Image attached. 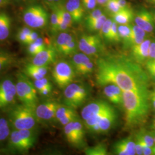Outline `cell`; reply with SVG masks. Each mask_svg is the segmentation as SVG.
<instances>
[{
	"instance_id": "cell-31",
	"label": "cell",
	"mask_w": 155,
	"mask_h": 155,
	"mask_svg": "<svg viewBox=\"0 0 155 155\" xmlns=\"http://www.w3.org/2000/svg\"><path fill=\"white\" fill-rule=\"evenodd\" d=\"M11 132V125L8 120L0 117V143L8 139Z\"/></svg>"
},
{
	"instance_id": "cell-23",
	"label": "cell",
	"mask_w": 155,
	"mask_h": 155,
	"mask_svg": "<svg viewBox=\"0 0 155 155\" xmlns=\"http://www.w3.org/2000/svg\"><path fill=\"white\" fill-rule=\"evenodd\" d=\"M112 18L117 24L120 25L129 24L131 23L134 18V13L130 7L125 9L120 10L111 15Z\"/></svg>"
},
{
	"instance_id": "cell-52",
	"label": "cell",
	"mask_w": 155,
	"mask_h": 155,
	"mask_svg": "<svg viewBox=\"0 0 155 155\" xmlns=\"http://www.w3.org/2000/svg\"><path fill=\"white\" fill-rule=\"evenodd\" d=\"M52 89V86H49V87H47L44 89H43L42 90H41L40 91H39V93L41 95L43 96H47L48 95L51 93V91Z\"/></svg>"
},
{
	"instance_id": "cell-49",
	"label": "cell",
	"mask_w": 155,
	"mask_h": 155,
	"mask_svg": "<svg viewBox=\"0 0 155 155\" xmlns=\"http://www.w3.org/2000/svg\"><path fill=\"white\" fill-rule=\"evenodd\" d=\"M155 60V39L151 40L149 49V59Z\"/></svg>"
},
{
	"instance_id": "cell-28",
	"label": "cell",
	"mask_w": 155,
	"mask_h": 155,
	"mask_svg": "<svg viewBox=\"0 0 155 155\" xmlns=\"http://www.w3.org/2000/svg\"><path fill=\"white\" fill-rule=\"evenodd\" d=\"M118 31L121 41L123 43V47L127 49L132 31V25L130 24L120 25L118 26Z\"/></svg>"
},
{
	"instance_id": "cell-27",
	"label": "cell",
	"mask_w": 155,
	"mask_h": 155,
	"mask_svg": "<svg viewBox=\"0 0 155 155\" xmlns=\"http://www.w3.org/2000/svg\"><path fill=\"white\" fill-rule=\"evenodd\" d=\"M74 39V38L71 34L66 32L65 31L61 32V33L59 34L56 39L54 45L58 53L61 54L63 48Z\"/></svg>"
},
{
	"instance_id": "cell-53",
	"label": "cell",
	"mask_w": 155,
	"mask_h": 155,
	"mask_svg": "<svg viewBox=\"0 0 155 155\" xmlns=\"http://www.w3.org/2000/svg\"><path fill=\"white\" fill-rule=\"evenodd\" d=\"M150 100L155 109V87L150 93Z\"/></svg>"
},
{
	"instance_id": "cell-17",
	"label": "cell",
	"mask_w": 155,
	"mask_h": 155,
	"mask_svg": "<svg viewBox=\"0 0 155 155\" xmlns=\"http://www.w3.org/2000/svg\"><path fill=\"white\" fill-rule=\"evenodd\" d=\"M113 150L116 155H136L135 141L131 136L121 139L114 144Z\"/></svg>"
},
{
	"instance_id": "cell-39",
	"label": "cell",
	"mask_w": 155,
	"mask_h": 155,
	"mask_svg": "<svg viewBox=\"0 0 155 155\" xmlns=\"http://www.w3.org/2000/svg\"><path fill=\"white\" fill-rule=\"evenodd\" d=\"M118 24L115 21L113 20V22L111 27L110 43H118L121 41V39L119 36L118 31Z\"/></svg>"
},
{
	"instance_id": "cell-50",
	"label": "cell",
	"mask_w": 155,
	"mask_h": 155,
	"mask_svg": "<svg viewBox=\"0 0 155 155\" xmlns=\"http://www.w3.org/2000/svg\"><path fill=\"white\" fill-rule=\"evenodd\" d=\"M39 37L38 33L36 31H32L28 38V45L33 43V41H35Z\"/></svg>"
},
{
	"instance_id": "cell-12",
	"label": "cell",
	"mask_w": 155,
	"mask_h": 155,
	"mask_svg": "<svg viewBox=\"0 0 155 155\" xmlns=\"http://www.w3.org/2000/svg\"><path fill=\"white\" fill-rule=\"evenodd\" d=\"M59 106L55 101H48L38 104L35 109L38 121H49L55 118L56 112Z\"/></svg>"
},
{
	"instance_id": "cell-34",
	"label": "cell",
	"mask_w": 155,
	"mask_h": 155,
	"mask_svg": "<svg viewBox=\"0 0 155 155\" xmlns=\"http://www.w3.org/2000/svg\"><path fill=\"white\" fill-rule=\"evenodd\" d=\"M32 31V29L28 26L20 28L16 35L18 41L22 45H28V38Z\"/></svg>"
},
{
	"instance_id": "cell-30",
	"label": "cell",
	"mask_w": 155,
	"mask_h": 155,
	"mask_svg": "<svg viewBox=\"0 0 155 155\" xmlns=\"http://www.w3.org/2000/svg\"><path fill=\"white\" fill-rule=\"evenodd\" d=\"M61 20V14L59 6H55L52 8L51 16V28L53 33H56L58 32V28Z\"/></svg>"
},
{
	"instance_id": "cell-64",
	"label": "cell",
	"mask_w": 155,
	"mask_h": 155,
	"mask_svg": "<svg viewBox=\"0 0 155 155\" xmlns=\"http://www.w3.org/2000/svg\"><path fill=\"white\" fill-rule=\"evenodd\" d=\"M153 12H154V13H155V11Z\"/></svg>"
},
{
	"instance_id": "cell-44",
	"label": "cell",
	"mask_w": 155,
	"mask_h": 155,
	"mask_svg": "<svg viewBox=\"0 0 155 155\" xmlns=\"http://www.w3.org/2000/svg\"><path fill=\"white\" fill-rule=\"evenodd\" d=\"M103 14V12L100 9H95L91 12L85 18V23L88 24L97 19Z\"/></svg>"
},
{
	"instance_id": "cell-18",
	"label": "cell",
	"mask_w": 155,
	"mask_h": 155,
	"mask_svg": "<svg viewBox=\"0 0 155 155\" xmlns=\"http://www.w3.org/2000/svg\"><path fill=\"white\" fill-rule=\"evenodd\" d=\"M104 94L111 103L123 106V90L116 84H108L104 86Z\"/></svg>"
},
{
	"instance_id": "cell-41",
	"label": "cell",
	"mask_w": 155,
	"mask_h": 155,
	"mask_svg": "<svg viewBox=\"0 0 155 155\" xmlns=\"http://www.w3.org/2000/svg\"><path fill=\"white\" fill-rule=\"evenodd\" d=\"M33 84L38 93L47 87L52 86V84L50 83L48 79L45 77L43 78L40 79L35 80Z\"/></svg>"
},
{
	"instance_id": "cell-19",
	"label": "cell",
	"mask_w": 155,
	"mask_h": 155,
	"mask_svg": "<svg viewBox=\"0 0 155 155\" xmlns=\"http://www.w3.org/2000/svg\"><path fill=\"white\" fill-rule=\"evenodd\" d=\"M65 8L71 16L73 22L82 20L84 11L81 0H67Z\"/></svg>"
},
{
	"instance_id": "cell-37",
	"label": "cell",
	"mask_w": 155,
	"mask_h": 155,
	"mask_svg": "<svg viewBox=\"0 0 155 155\" xmlns=\"http://www.w3.org/2000/svg\"><path fill=\"white\" fill-rule=\"evenodd\" d=\"M78 116L76 111L74 110L69 112L68 113L66 114L65 116L61 118L58 121L62 125L65 126L67 124H68L70 122H72L74 120H76L78 119Z\"/></svg>"
},
{
	"instance_id": "cell-57",
	"label": "cell",
	"mask_w": 155,
	"mask_h": 155,
	"mask_svg": "<svg viewBox=\"0 0 155 155\" xmlns=\"http://www.w3.org/2000/svg\"><path fill=\"white\" fill-rule=\"evenodd\" d=\"M151 134H152V136H153V139H154V141H155V130H154L153 132H152Z\"/></svg>"
},
{
	"instance_id": "cell-3",
	"label": "cell",
	"mask_w": 155,
	"mask_h": 155,
	"mask_svg": "<svg viewBox=\"0 0 155 155\" xmlns=\"http://www.w3.org/2000/svg\"><path fill=\"white\" fill-rule=\"evenodd\" d=\"M8 120L16 130L36 129L38 120L35 109L23 104H15L7 109Z\"/></svg>"
},
{
	"instance_id": "cell-45",
	"label": "cell",
	"mask_w": 155,
	"mask_h": 155,
	"mask_svg": "<svg viewBox=\"0 0 155 155\" xmlns=\"http://www.w3.org/2000/svg\"><path fill=\"white\" fill-rule=\"evenodd\" d=\"M94 67L93 63L90 61L85 65V66L81 70V71L78 74H81V75H83L89 74L93 71Z\"/></svg>"
},
{
	"instance_id": "cell-20",
	"label": "cell",
	"mask_w": 155,
	"mask_h": 155,
	"mask_svg": "<svg viewBox=\"0 0 155 155\" xmlns=\"http://www.w3.org/2000/svg\"><path fill=\"white\" fill-rule=\"evenodd\" d=\"M48 71V66H40L29 63L24 66L22 72L30 79L37 80L45 77Z\"/></svg>"
},
{
	"instance_id": "cell-46",
	"label": "cell",
	"mask_w": 155,
	"mask_h": 155,
	"mask_svg": "<svg viewBox=\"0 0 155 155\" xmlns=\"http://www.w3.org/2000/svg\"><path fill=\"white\" fill-rule=\"evenodd\" d=\"M83 6L87 9H94L96 6L97 0H81Z\"/></svg>"
},
{
	"instance_id": "cell-51",
	"label": "cell",
	"mask_w": 155,
	"mask_h": 155,
	"mask_svg": "<svg viewBox=\"0 0 155 155\" xmlns=\"http://www.w3.org/2000/svg\"><path fill=\"white\" fill-rule=\"evenodd\" d=\"M117 2L121 10L125 9L130 7L126 0H117Z\"/></svg>"
},
{
	"instance_id": "cell-24",
	"label": "cell",
	"mask_w": 155,
	"mask_h": 155,
	"mask_svg": "<svg viewBox=\"0 0 155 155\" xmlns=\"http://www.w3.org/2000/svg\"><path fill=\"white\" fill-rule=\"evenodd\" d=\"M146 32L137 25H132V31L127 44V48L134 45H139L145 40Z\"/></svg>"
},
{
	"instance_id": "cell-32",
	"label": "cell",
	"mask_w": 155,
	"mask_h": 155,
	"mask_svg": "<svg viewBox=\"0 0 155 155\" xmlns=\"http://www.w3.org/2000/svg\"><path fill=\"white\" fill-rule=\"evenodd\" d=\"M85 154L87 155H107V149L104 144H98L93 147H89L84 150Z\"/></svg>"
},
{
	"instance_id": "cell-60",
	"label": "cell",
	"mask_w": 155,
	"mask_h": 155,
	"mask_svg": "<svg viewBox=\"0 0 155 155\" xmlns=\"http://www.w3.org/2000/svg\"><path fill=\"white\" fill-rule=\"evenodd\" d=\"M152 1V2L154 4H155V0H151Z\"/></svg>"
},
{
	"instance_id": "cell-54",
	"label": "cell",
	"mask_w": 155,
	"mask_h": 155,
	"mask_svg": "<svg viewBox=\"0 0 155 155\" xmlns=\"http://www.w3.org/2000/svg\"><path fill=\"white\" fill-rule=\"evenodd\" d=\"M108 0H97V3L100 5H104L106 2Z\"/></svg>"
},
{
	"instance_id": "cell-33",
	"label": "cell",
	"mask_w": 155,
	"mask_h": 155,
	"mask_svg": "<svg viewBox=\"0 0 155 155\" xmlns=\"http://www.w3.org/2000/svg\"><path fill=\"white\" fill-rule=\"evenodd\" d=\"M106 20L107 17L106 15L103 13L100 17H98L97 19L93 21L88 24H86V28L91 32L100 31Z\"/></svg>"
},
{
	"instance_id": "cell-62",
	"label": "cell",
	"mask_w": 155,
	"mask_h": 155,
	"mask_svg": "<svg viewBox=\"0 0 155 155\" xmlns=\"http://www.w3.org/2000/svg\"><path fill=\"white\" fill-rule=\"evenodd\" d=\"M59 1V0H54V2H57V1Z\"/></svg>"
},
{
	"instance_id": "cell-8",
	"label": "cell",
	"mask_w": 155,
	"mask_h": 155,
	"mask_svg": "<svg viewBox=\"0 0 155 155\" xmlns=\"http://www.w3.org/2000/svg\"><path fill=\"white\" fill-rule=\"evenodd\" d=\"M75 76V70L71 63L66 61H59L52 70V77L58 86L64 89L68 85L72 83Z\"/></svg>"
},
{
	"instance_id": "cell-38",
	"label": "cell",
	"mask_w": 155,
	"mask_h": 155,
	"mask_svg": "<svg viewBox=\"0 0 155 155\" xmlns=\"http://www.w3.org/2000/svg\"><path fill=\"white\" fill-rule=\"evenodd\" d=\"M77 48V43L75 40L74 39L63 48L61 54L64 56L71 55L76 52Z\"/></svg>"
},
{
	"instance_id": "cell-15",
	"label": "cell",
	"mask_w": 155,
	"mask_h": 155,
	"mask_svg": "<svg viewBox=\"0 0 155 155\" xmlns=\"http://www.w3.org/2000/svg\"><path fill=\"white\" fill-rule=\"evenodd\" d=\"M112 106L103 100H98L84 106L81 111V116L85 121L91 117L100 114L109 110Z\"/></svg>"
},
{
	"instance_id": "cell-48",
	"label": "cell",
	"mask_w": 155,
	"mask_h": 155,
	"mask_svg": "<svg viewBox=\"0 0 155 155\" xmlns=\"http://www.w3.org/2000/svg\"><path fill=\"white\" fill-rule=\"evenodd\" d=\"M136 135L139 137V139L141 141V143L142 144V147H143V155H152V148L150 147L148 145H147V144L144 143V141L142 140V139H141L139 137V135L137 134H136Z\"/></svg>"
},
{
	"instance_id": "cell-11",
	"label": "cell",
	"mask_w": 155,
	"mask_h": 155,
	"mask_svg": "<svg viewBox=\"0 0 155 155\" xmlns=\"http://www.w3.org/2000/svg\"><path fill=\"white\" fill-rule=\"evenodd\" d=\"M78 47L88 56L96 55L104 49L101 38L97 35H83L79 39Z\"/></svg>"
},
{
	"instance_id": "cell-13",
	"label": "cell",
	"mask_w": 155,
	"mask_h": 155,
	"mask_svg": "<svg viewBox=\"0 0 155 155\" xmlns=\"http://www.w3.org/2000/svg\"><path fill=\"white\" fill-rule=\"evenodd\" d=\"M135 24L143 29L146 33H152L155 28V22L151 12L144 8L139 9L134 13Z\"/></svg>"
},
{
	"instance_id": "cell-25",
	"label": "cell",
	"mask_w": 155,
	"mask_h": 155,
	"mask_svg": "<svg viewBox=\"0 0 155 155\" xmlns=\"http://www.w3.org/2000/svg\"><path fill=\"white\" fill-rule=\"evenodd\" d=\"M15 62L16 58L13 54L0 50V74L13 66Z\"/></svg>"
},
{
	"instance_id": "cell-58",
	"label": "cell",
	"mask_w": 155,
	"mask_h": 155,
	"mask_svg": "<svg viewBox=\"0 0 155 155\" xmlns=\"http://www.w3.org/2000/svg\"><path fill=\"white\" fill-rule=\"evenodd\" d=\"M152 155H155V145L152 147Z\"/></svg>"
},
{
	"instance_id": "cell-40",
	"label": "cell",
	"mask_w": 155,
	"mask_h": 155,
	"mask_svg": "<svg viewBox=\"0 0 155 155\" xmlns=\"http://www.w3.org/2000/svg\"><path fill=\"white\" fill-rule=\"evenodd\" d=\"M104 5L105 6L107 11L109 12L111 15L121 10L120 6L118 5L117 0H108Z\"/></svg>"
},
{
	"instance_id": "cell-42",
	"label": "cell",
	"mask_w": 155,
	"mask_h": 155,
	"mask_svg": "<svg viewBox=\"0 0 155 155\" xmlns=\"http://www.w3.org/2000/svg\"><path fill=\"white\" fill-rule=\"evenodd\" d=\"M75 109L72 108L70 106L66 105H61L58 107L57 111L56 112L55 118L59 121L61 118H62L64 116H65L66 114L68 113L69 112L74 110Z\"/></svg>"
},
{
	"instance_id": "cell-63",
	"label": "cell",
	"mask_w": 155,
	"mask_h": 155,
	"mask_svg": "<svg viewBox=\"0 0 155 155\" xmlns=\"http://www.w3.org/2000/svg\"><path fill=\"white\" fill-rule=\"evenodd\" d=\"M18 1H24V0H18Z\"/></svg>"
},
{
	"instance_id": "cell-56",
	"label": "cell",
	"mask_w": 155,
	"mask_h": 155,
	"mask_svg": "<svg viewBox=\"0 0 155 155\" xmlns=\"http://www.w3.org/2000/svg\"><path fill=\"white\" fill-rule=\"evenodd\" d=\"M8 0H0V5L4 4Z\"/></svg>"
},
{
	"instance_id": "cell-9",
	"label": "cell",
	"mask_w": 155,
	"mask_h": 155,
	"mask_svg": "<svg viewBox=\"0 0 155 155\" xmlns=\"http://www.w3.org/2000/svg\"><path fill=\"white\" fill-rule=\"evenodd\" d=\"M16 98V82L11 77L0 80V109L7 110L15 105Z\"/></svg>"
},
{
	"instance_id": "cell-7",
	"label": "cell",
	"mask_w": 155,
	"mask_h": 155,
	"mask_svg": "<svg viewBox=\"0 0 155 155\" xmlns=\"http://www.w3.org/2000/svg\"><path fill=\"white\" fill-rule=\"evenodd\" d=\"M63 94L64 104L76 109L82 105L87 100L88 91L82 85L71 83L64 89Z\"/></svg>"
},
{
	"instance_id": "cell-29",
	"label": "cell",
	"mask_w": 155,
	"mask_h": 155,
	"mask_svg": "<svg viewBox=\"0 0 155 155\" xmlns=\"http://www.w3.org/2000/svg\"><path fill=\"white\" fill-rule=\"evenodd\" d=\"M28 45L27 51L28 54L32 56L36 55L41 51L45 50L48 46L45 45V40L41 37H39L33 43Z\"/></svg>"
},
{
	"instance_id": "cell-26",
	"label": "cell",
	"mask_w": 155,
	"mask_h": 155,
	"mask_svg": "<svg viewBox=\"0 0 155 155\" xmlns=\"http://www.w3.org/2000/svg\"><path fill=\"white\" fill-rule=\"evenodd\" d=\"M90 61V59L86 54L84 53H78L73 55L71 63L75 71L79 74L85 65Z\"/></svg>"
},
{
	"instance_id": "cell-4",
	"label": "cell",
	"mask_w": 155,
	"mask_h": 155,
	"mask_svg": "<svg viewBox=\"0 0 155 155\" xmlns=\"http://www.w3.org/2000/svg\"><path fill=\"white\" fill-rule=\"evenodd\" d=\"M36 129H13L8 138V148L16 152H27L36 142Z\"/></svg>"
},
{
	"instance_id": "cell-61",
	"label": "cell",
	"mask_w": 155,
	"mask_h": 155,
	"mask_svg": "<svg viewBox=\"0 0 155 155\" xmlns=\"http://www.w3.org/2000/svg\"><path fill=\"white\" fill-rule=\"evenodd\" d=\"M49 2H54V0H48Z\"/></svg>"
},
{
	"instance_id": "cell-22",
	"label": "cell",
	"mask_w": 155,
	"mask_h": 155,
	"mask_svg": "<svg viewBox=\"0 0 155 155\" xmlns=\"http://www.w3.org/2000/svg\"><path fill=\"white\" fill-rule=\"evenodd\" d=\"M11 18L4 12H0V42L4 41L10 35Z\"/></svg>"
},
{
	"instance_id": "cell-6",
	"label": "cell",
	"mask_w": 155,
	"mask_h": 155,
	"mask_svg": "<svg viewBox=\"0 0 155 155\" xmlns=\"http://www.w3.org/2000/svg\"><path fill=\"white\" fill-rule=\"evenodd\" d=\"M48 20V14L41 6H30L23 13L24 22L32 29L44 28L47 25Z\"/></svg>"
},
{
	"instance_id": "cell-14",
	"label": "cell",
	"mask_w": 155,
	"mask_h": 155,
	"mask_svg": "<svg viewBox=\"0 0 155 155\" xmlns=\"http://www.w3.org/2000/svg\"><path fill=\"white\" fill-rule=\"evenodd\" d=\"M57 54L54 47L48 45L45 50L33 56L31 63L40 66H48L55 61Z\"/></svg>"
},
{
	"instance_id": "cell-47",
	"label": "cell",
	"mask_w": 155,
	"mask_h": 155,
	"mask_svg": "<svg viewBox=\"0 0 155 155\" xmlns=\"http://www.w3.org/2000/svg\"><path fill=\"white\" fill-rule=\"evenodd\" d=\"M135 150H136V155H143L142 144L139 137L137 135H136V137H135Z\"/></svg>"
},
{
	"instance_id": "cell-59",
	"label": "cell",
	"mask_w": 155,
	"mask_h": 155,
	"mask_svg": "<svg viewBox=\"0 0 155 155\" xmlns=\"http://www.w3.org/2000/svg\"><path fill=\"white\" fill-rule=\"evenodd\" d=\"M152 13V15H153V19H154V21H155V13L154 12H151Z\"/></svg>"
},
{
	"instance_id": "cell-55",
	"label": "cell",
	"mask_w": 155,
	"mask_h": 155,
	"mask_svg": "<svg viewBox=\"0 0 155 155\" xmlns=\"http://www.w3.org/2000/svg\"><path fill=\"white\" fill-rule=\"evenodd\" d=\"M152 127L154 129V130H155V115L153 118V121H152Z\"/></svg>"
},
{
	"instance_id": "cell-1",
	"label": "cell",
	"mask_w": 155,
	"mask_h": 155,
	"mask_svg": "<svg viewBox=\"0 0 155 155\" xmlns=\"http://www.w3.org/2000/svg\"><path fill=\"white\" fill-rule=\"evenodd\" d=\"M96 65L95 79L101 86L115 84L123 91L148 90V74L131 57L107 55L98 58Z\"/></svg>"
},
{
	"instance_id": "cell-2",
	"label": "cell",
	"mask_w": 155,
	"mask_h": 155,
	"mask_svg": "<svg viewBox=\"0 0 155 155\" xmlns=\"http://www.w3.org/2000/svg\"><path fill=\"white\" fill-rule=\"evenodd\" d=\"M125 127H135L145 121L150 110L148 90L123 91Z\"/></svg>"
},
{
	"instance_id": "cell-21",
	"label": "cell",
	"mask_w": 155,
	"mask_h": 155,
	"mask_svg": "<svg viewBox=\"0 0 155 155\" xmlns=\"http://www.w3.org/2000/svg\"><path fill=\"white\" fill-rule=\"evenodd\" d=\"M116 112L112 107L102 116L98 122L101 133H105L110 129L116 121Z\"/></svg>"
},
{
	"instance_id": "cell-36",
	"label": "cell",
	"mask_w": 155,
	"mask_h": 155,
	"mask_svg": "<svg viewBox=\"0 0 155 155\" xmlns=\"http://www.w3.org/2000/svg\"><path fill=\"white\" fill-rule=\"evenodd\" d=\"M113 22V19L107 18L102 28L101 29V32L102 37L106 41L110 42V39L111 27Z\"/></svg>"
},
{
	"instance_id": "cell-43",
	"label": "cell",
	"mask_w": 155,
	"mask_h": 155,
	"mask_svg": "<svg viewBox=\"0 0 155 155\" xmlns=\"http://www.w3.org/2000/svg\"><path fill=\"white\" fill-rule=\"evenodd\" d=\"M145 65L148 75L155 81V60L148 59Z\"/></svg>"
},
{
	"instance_id": "cell-16",
	"label": "cell",
	"mask_w": 155,
	"mask_h": 155,
	"mask_svg": "<svg viewBox=\"0 0 155 155\" xmlns=\"http://www.w3.org/2000/svg\"><path fill=\"white\" fill-rule=\"evenodd\" d=\"M151 40L145 39L139 45L130 47L131 58L140 64H143L149 59V49Z\"/></svg>"
},
{
	"instance_id": "cell-10",
	"label": "cell",
	"mask_w": 155,
	"mask_h": 155,
	"mask_svg": "<svg viewBox=\"0 0 155 155\" xmlns=\"http://www.w3.org/2000/svg\"><path fill=\"white\" fill-rule=\"evenodd\" d=\"M64 133L68 143L78 148L86 145L83 124L79 118L64 126Z\"/></svg>"
},
{
	"instance_id": "cell-5",
	"label": "cell",
	"mask_w": 155,
	"mask_h": 155,
	"mask_svg": "<svg viewBox=\"0 0 155 155\" xmlns=\"http://www.w3.org/2000/svg\"><path fill=\"white\" fill-rule=\"evenodd\" d=\"M17 97L23 105L35 109L38 104L37 90L34 84L23 72L17 75L16 81Z\"/></svg>"
},
{
	"instance_id": "cell-35",
	"label": "cell",
	"mask_w": 155,
	"mask_h": 155,
	"mask_svg": "<svg viewBox=\"0 0 155 155\" xmlns=\"http://www.w3.org/2000/svg\"><path fill=\"white\" fill-rule=\"evenodd\" d=\"M137 134L147 145L151 148L154 146L155 141L151 132H147L145 129H141Z\"/></svg>"
}]
</instances>
